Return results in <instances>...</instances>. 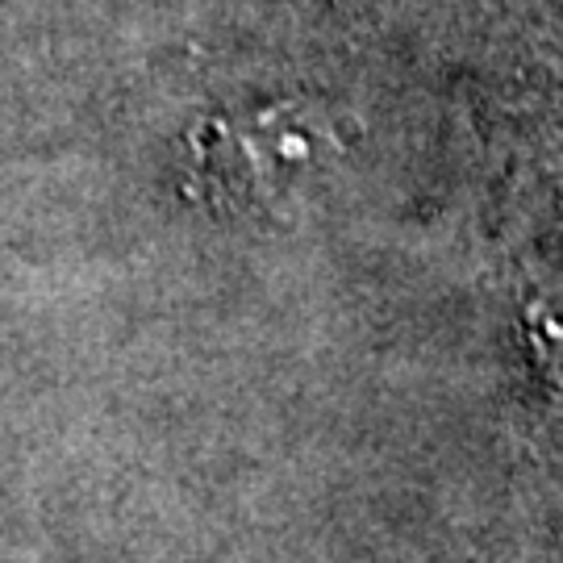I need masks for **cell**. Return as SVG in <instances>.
I'll list each match as a JSON object with an SVG mask.
<instances>
[{
	"label": "cell",
	"mask_w": 563,
	"mask_h": 563,
	"mask_svg": "<svg viewBox=\"0 0 563 563\" xmlns=\"http://www.w3.org/2000/svg\"><path fill=\"white\" fill-rule=\"evenodd\" d=\"M351 142L342 118L313 97H272L205 121L201 180L242 213L292 218L342 176Z\"/></svg>",
	"instance_id": "6da1fadb"
},
{
	"label": "cell",
	"mask_w": 563,
	"mask_h": 563,
	"mask_svg": "<svg viewBox=\"0 0 563 563\" xmlns=\"http://www.w3.org/2000/svg\"><path fill=\"white\" fill-rule=\"evenodd\" d=\"M522 330L543 376L563 388V292H543L526 305Z\"/></svg>",
	"instance_id": "7a4b0ae2"
}]
</instances>
